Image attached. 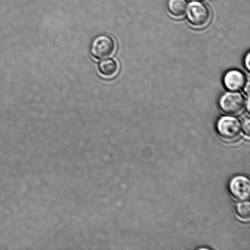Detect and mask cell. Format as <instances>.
<instances>
[{
  "instance_id": "1",
  "label": "cell",
  "mask_w": 250,
  "mask_h": 250,
  "mask_svg": "<svg viewBox=\"0 0 250 250\" xmlns=\"http://www.w3.org/2000/svg\"><path fill=\"white\" fill-rule=\"evenodd\" d=\"M188 21L193 26L203 27L209 23L210 11L207 5L200 1H193L188 6Z\"/></svg>"
},
{
  "instance_id": "2",
  "label": "cell",
  "mask_w": 250,
  "mask_h": 250,
  "mask_svg": "<svg viewBox=\"0 0 250 250\" xmlns=\"http://www.w3.org/2000/svg\"><path fill=\"white\" fill-rule=\"evenodd\" d=\"M116 48V43L113 38L107 35H101L92 42L91 53L97 60H104L113 55Z\"/></svg>"
},
{
  "instance_id": "3",
  "label": "cell",
  "mask_w": 250,
  "mask_h": 250,
  "mask_svg": "<svg viewBox=\"0 0 250 250\" xmlns=\"http://www.w3.org/2000/svg\"><path fill=\"white\" fill-rule=\"evenodd\" d=\"M220 107L225 113L229 115H236L243 110L245 99L243 95L239 92H226L220 98Z\"/></svg>"
},
{
  "instance_id": "4",
  "label": "cell",
  "mask_w": 250,
  "mask_h": 250,
  "mask_svg": "<svg viewBox=\"0 0 250 250\" xmlns=\"http://www.w3.org/2000/svg\"><path fill=\"white\" fill-rule=\"evenodd\" d=\"M241 127L239 120L232 117H223L217 124V130L220 136L229 141H232L239 136Z\"/></svg>"
},
{
  "instance_id": "5",
  "label": "cell",
  "mask_w": 250,
  "mask_h": 250,
  "mask_svg": "<svg viewBox=\"0 0 250 250\" xmlns=\"http://www.w3.org/2000/svg\"><path fill=\"white\" fill-rule=\"evenodd\" d=\"M230 190L232 196L240 202H246L250 198V182L245 176L234 178L230 183Z\"/></svg>"
},
{
  "instance_id": "6",
  "label": "cell",
  "mask_w": 250,
  "mask_h": 250,
  "mask_svg": "<svg viewBox=\"0 0 250 250\" xmlns=\"http://www.w3.org/2000/svg\"><path fill=\"white\" fill-rule=\"evenodd\" d=\"M224 83L228 89L231 91H237L244 87L246 83V78L241 71L232 70L225 74Z\"/></svg>"
},
{
  "instance_id": "7",
  "label": "cell",
  "mask_w": 250,
  "mask_h": 250,
  "mask_svg": "<svg viewBox=\"0 0 250 250\" xmlns=\"http://www.w3.org/2000/svg\"><path fill=\"white\" fill-rule=\"evenodd\" d=\"M119 64L116 60L114 58H106L102 61L99 64L100 73L104 77L112 78L119 72Z\"/></svg>"
},
{
  "instance_id": "8",
  "label": "cell",
  "mask_w": 250,
  "mask_h": 250,
  "mask_svg": "<svg viewBox=\"0 0 250 250\" xmlns=\"http://www.w3.org/2000/svg\"><path fill=\"white\" fill-rule=\"evenodd\" d=\"M167 8L171 16L182 17L187 11V1L186 0H168Z\"/></svg>"
},
{
  "instance_id": "9",
  "label": "cell",
  "mask_w": 250,
  "mask_h": 250,
  "mask_svg": "<svg viewBox=\"0 0 250 250\" xmlns=\"http://www.w3.org/2000/svg\"><path fill=\"white\" fill-rule=\"evenodd\" d=\"M237 212L240 217L244 219H249L250 216V202H246L239 203L237 207Z\"/></svg>"
},
{
  "instance_id": "10",
  "label": "cell",
  "mask_w": 250,
  "mask_h": 250,
  "mask_svg": "<svg viewBox=\"0 0 250 250\" xmlns=\"http://www.w3.org/2000/svg\"><path fill=\"white\" fill-rule=\"evenodd\" d=\"M244 133L247 135V136H250V121L249 118L245 119L242 122V125H241Z\"/></svg>"
},
{
  "instance_id": "11",
  "label": "cell",
  "mask_w": 250,
  "mask_h": 250,
  "mask_svg": "<svg viewBox=\"0 0 250 250\" xmlns=\"http://www.w3.org/2000/svg\"><path fill=\"white\" fill-rule=\"evenodd\" d=\"M250 53H249L247 54V55L246 57V60H245V66H246V67L247 68V70L250 72Z\"/></svg>"
},
{
  "instance_id": "12",
  "label": "cell",
  "mask_w": 250,
  "mask_h": 250,
  "mask_svg": "<svg viewBox=\"0 0 250 250\" xmlns=\"http://www.w3.org/2000/svg\"><path fill=\"white\" fill-rule=\"evenodd\" d=\"M244 92L247 94H249V91H250V83L248 82V83H246V84L244 85Z\"/></svg>"
},
{
  "instance_id": "13",
  "label": "cell",
  "mask_w": 250,
  "mask_h": 250,
  "mask_svg": "<svg viewBox=\"0 0 250 250\" xmlns=\"http://www.w3.org/2000/svg\"><path fill=\"white\" fill-rule=\"evenodd\" d=\"M247 111L250 112V99L249 98L248 100H247Z\"/></svg>"
}]
</instances>
